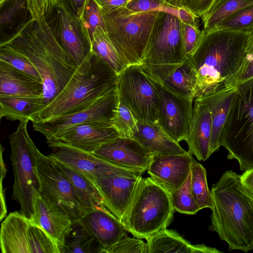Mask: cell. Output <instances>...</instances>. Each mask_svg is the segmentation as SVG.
Segmentation results:
<instances>
[{"label":"cell","mask_w":253,"mask_h":253,"mask_svg":"<svg viewBox=\"0 0 253 253\" xmlns=\"http://www.w3.org/2000/svg\"><path fill=\"white\" fill-rule=\"evenodd\" d=\"M81 18L88 31L91 41L97 27L105 28L102 8L95 0H86Z\"/></svg>","instance_id":"cell-40"},{"label":"cell","mask_w":253,"mask_h":253,"mask_svg":"<svg viewBox=\"0 0 253 253\" xmlns=\"http://www.w3.org/2000/svg\"><path fill=\"white\" fill-rule=\"evenodd\" d=\"M47 141L49 147L52 150L48 155L49 157L81 173L94 183L96 179L110 173L138 171L112 164L92 153L80 150L57 141L50 140Z\"/></svg>","instance_id":"cell-15"},{"label":"cell","mask_w":253,"mask_h":253,"mask_svg":"<svg viewBox=\"0 0 253 253\" xmlns=\"http://www.w3.org/2000/svg\"><path fill=\"white\" fill-rule=\"evenodd\" d=\"M0 61L42 81L38 71L27 57L3 45H0Z\"/></svg>","instance_id":"cell-39"},{"label":"cell","mask_w":253,"mask_h":253,"mask_svg":"<svg viewBox=\"0 0 253 253\" xmlns=\"http://www.w3.org/2000/svg\"><path fill=\"white\" fill-rule=\"evenodd\" d=\"M44 17L60 46L80 65L92 52V41L82 18L58 4Z\"/></svg>","instance_id":"cell-12"},{"label":"cell","mask_w":253,"mask_h":253,"mask_svg":"<svg viewBox=\"0 0 253 253\" xmlns=\"http://www.w3.org/2000/svg\"><path fill=\"white\" fill-rule=\"evenodd\" d=\"M116 166L144 173L153 155L134 138L119 137L92 153Z\"/></svg>","instance_id":"cell-18"},{"label":"cell","mask_w":253,"mask_h":253,"mask_svg":"<svg viewBox=\"0 0 253 253\" xmlns=\"http://www.w3.org/2000/svg\"><path fill=\"white\" fill-rule=\"evenodd\" d=\"M92 52L118 74L126 67L113 44L106 28L98 26L92 39Z\"/></svg>","instance_id":"cell-33"},{"label":"cell","mask_w":253,"mask_h":253,"mask_svg":"<svg viewBox=\"0 0 253 253\" xmlns=\"http://www.w3.org/2000/svg\"><path fill=\"white\" fill-rule=\"evenodd\" d=\"M43 96L42 81L0 61V96Z\"/></svg>","instance_id":"cell-26"},{"label":"cell","mask_w":253,"mask_h":253,"mask_svg":"<svg viewBox=\"0 0 253 253\" xmlns=\"http://www.w3.org/2000/svg\"><path fill=\"white\" fill-rule=\"evenodd\" d=\"M143 173L138 171L112 172L94 182L106 208L120 220L131 201Z\"/></svg>","instance_id":"cell-16"},{"label":"cell","mask_w":253,"mask_h":253,"mask_svg":"<svg viewBox=\"0 0 253 253\" xmlns=\"http://www.w3.org/2000/svg\"><path fill=\"white\" fill-rule=\"evenodd\" d=\"M55 162L72 183L79 200L88 210L105 207L101 194L93 182L64 164L56 161Z\"/></svg>","instance_id":"cell-31"},{"label":"cell","mask_w":253,"mask_h":253,"mask_svg":"<svg viewBox=\"0 0 253 253\" xmlns=\"http://www.w3.org/2000/svg\"><path fill=\"white\" fill-rule=\"evenodd\" d=\"M175 15L177 16L184 23L199 25L198 18L184 7H177L175 10Z\"/></svg>","instance_id":"cell-48"},{"label":"cell","mask_w":253,"mask_h":253,"mask_svg":"<svg viewBox=\"0 0 253 253\" xmlns=\"http://www.w3.org/2000/svg\"><path fill=\"white\" fill-rule=\"evenodd\" d=\"M148 253H221L204 244L192 245L177 232L167 228L146 239Z\"/></svg>","instance_id":"cell-27"},{"label":"cell","mask_w":253,"mask_h":253,"mask_svg":"<svg viewBox=\"0 0 253 253\" xmlns=\"http://www.w3.org/2000/svg\"><path fill=\"white\" fill-rule=\"evenodd\" d=\"M174 211L169 193L151 177H142L120 221L134 237L146 239L167 228Z\"/></svg>","instance_id":"cell-5"},{"label":"cell","mask_w":253,"mask_h":253,"mask_svg":"<svg viewBox=\"0 0 253 253\" xmlns=\"http://www.w3.org/2000/svg\"><path fill=\"white\" fill-rule=\"evenodd\" d=\"M169 5L176 7H181L180 0H163Z\"/></svg>","instance_id":"cell-52"},{"label":"cell","mask_w":253,"mask_h":253,"mask_svg":"<svg viewBox=\"0 0 253 253\" xmlns=\"http://www.w3.org/2000/svg\"><path fill=\"white\" fill-rule=\"evenodd\" d=\"M120 137L118 131L111 124L92 122L70 126L55 134L48 140L57 141L92 153L104 144Z\"/></svg>","instance_id":"cell-17"},{"label":"cell","mask_w":253,"mask_h":253,"mask_svg":"<svg viewBox=\"0 0 253 253\" xmlns=\"http://www.w3.org/2000/svg\"><path fill=\"white\" fill-rule=\"evenodd\" d=\"M118 100L116 86L84 110L46 121L33 122V126L48 140L55 134L73 126L92 122L111 124Z\"/></svg>","instance_id":"cell-13"},{"label":"cell","mask_w":253,"mask_h":253,"mask_svg":"<svg viewBox=\"0 0 253 253\" xmlns=\"http://www.w3.org/2000/svg\"><path fill=\"white\" fill-rule=\"evenodd\" d=\"M57 4V0H27L28 9L32 19L44 16Z\"/></svg>","instance_id":"cell-46"},{"label":"cell","mask_w":253,"mask_h":253,"mask_svg":"<svg viewBox=\"0 0 253 253\" xmlns=\"http://www.w3.org/2000/svg\"><path fill=\"white\" fill-rule=\"evenodd\" d=\"M181 7L189 10L198 18H203L210 11L215 0H180Z\"/></svg>","instance_id":"cell-44"},{"label":"cell","mask_w":253,"mask_h":253,"mask_svg":"<svg viewBox=\"0 0 253 253\" xmlns=\"http://www.w3.org/2000/svg\"><path fill=\"white\" fill-rule=\"evenodd\" d=\"M140 65L155 80L169 90L184 97L195 99L197 77L188 59L178 64Z\"/></svg>","instance_id":"cell-19"},{"label":"cell","mask_w":253,"mask_h":253,"mask_svg":"<svg viewBox=\"0 0 253 253\" xmlns=\"http://www.w3.org/2000/svg\"><path fill=\"white\" fill-rule=\"evenodd\" d=\"M37 168L42 186L41 194L68 214L72 222L79 220L89 211L79 200L72 183L52 158L39 151Z\"/></svg>","instance_id":"cell-11"},{"label":"cell","mask_w":253,"mask_h":253,"mask_svg":"<svg viewBox=\"0 0 253 253\" xmlns=\"http://www.w3.org/2000/svg\"><path fill=\"white\" fill-rule=\"evenodd\" d=\"M1 45L25 56L37 69L43 83L45 106L60 92L78 67L60 46L44 16L32 19Z\"/></svg>","instance_id":"cell-2"},{"label":"cell","mask_w":253,"mask_h":253,"mask_svg":"<svg viewBox=\"0 0 253 253\" xmlns=\"http://www.w3.org/2000/svg\"><path fill=\"white\" fill-rule=\"evenodd\" d=\"M60 253H104V248L79 221L73 222Z\"/></svg>","instance_id":"cell-32"},{"label":"cell","mask_w":253,"mask_h":253,"mask_svg":"<svg viewBox=\"0 0 253 253\" xmlns=\"http://www.w3.org/2000/svg\"><path fill=\"white\" fill-rule=\"evenodd\" d=\"M31 220L57 243L59 249L63 245L73 223L68 214L42 194L37 196L35 214Z\"/></svg>","instance_id":"cell-22"},{"label":"cell","mask_w":253,"mask_h":253,"mask_svg":"<svg viewBox=\"0 0 253 253\" xmlns=\"http://www.w3.org/2000/svg\"><path fill=\"white\" fill-rule=\"evenodd\" d=\"M250 31L253 29V4L242 8L221 21L214 28Z\"/></svg>","instance_id":"cell-38"},{"label":"cell","mask_w":253,"mask_h":253,"mask_svg":"<svg viewBox=\"0 0 253 253\" xmlns=\"http://www.w3.org/2000/svg\"><path fill=\"white\" fill-rule=\"evenodd\" d=\"M227 159L245 171L253 168V79L237 86L221 134Z\"/></svg>","instance_id":"cell-8"},{"label":"cell","mask_w":253,"mask_h":253,"mask_svg":"<svg viewBox=\"0 0 253 253\" xmlns=\"http://www.w3.org/2000/svg\"><path fill=\"white\" fill-rule=\"evenodd\" d=\"M102 10L107 32L124 64L140 65L159 11L136 13L126 6Z\"/></svg>","instance_id":"cell-6"},{"label":"cell","mask_w":253,"mask_h":253,"mask_svg":"<svg viewBox=\"0 0 253 253\" xmlns=\"http://www.w3.org/2000/svg\"><path fill=\"white\" fill-rule=\"evenodd\" d=\"M250 31L251 34L247 44L244 66L238 83V86L253 79V29Z\"/></svg>","instance_id":"cell-45"},{"label":"cell","mask_w":253,"mask_h":253,"mask_svg":"<svg viewBox=\"0 0 253 253\" xmlns=\"http://www.w3.org/2000/svg\"><path fill=\"white\" fill-rule=\"evenodd\" d=\"M227 0H215L214 4H213L211 8L208 12H211L213 11L214 10L217 9L221 5H222L225 2H226Z\"/></svg>","instance_id":"cell-51"},{"label":"cell","mask_w":253,"mask_h":253,"mask_svg":"<svg viewBox=\"0 0 253 253\" xmlns=\"http://www.w3.org/2000/svg\"><path fill=\"white\" fill-rule=\"evenodd\" d=\"M170 6H172L163 0H130L126 6L129 10L136 13L166 11Z\"/></svg>","instance_id":"cell-43"},{"label":"cell","mask_w":253,"mask_h":253,"mask_svg":"<svg viewBox=\"0 0 253 253\" xmlns=\"http://www.w3.org/2000/svg\"><path fill=\"white\" fill-rule=\"evenodd\" d=\"M211 191L213 208L209 229L226 242L231 251L253 250V196L242 185L240 175L226 171Z\"/></svg>","instance_id":"cell-3"},{"label":"cell","mask_w":253,"mask_h":253,"mask_svg":"<svg viewBox=\"0 0 253 253\" xmlns=\"http://www.w3.org/2000/svg\"><path fill=\"white\" fill-rule=\"evenodd\" d=\"M102 9H112L126 6L130 0H95Z\"/></svg>","instance_id":"cell-50"},{"label":"cell","mask_w":253,"mask_h":253,"mask_svg":"<svg viewBox=\"0 0 253 253\" xmlns=\"http://www.w3.org/2000/svg\"><path fill=\"white\" fill-rule=\"evenodd\" d=\"M194 160L188 152L182 154L153 156L147 171L150 177L170 193L186 180Z\"/></svg>","instance_id":"cell-20"},{"label":"cell","mask_w":253,"mask_h":253,"mask_svg":"<svg viewBox=\"0 0 253 253\" xmlns=\"http://www.w3.org/2000/svg\"><path fill=\"white\" fill-rule=\"evenodd\" d=\"M5 0H0V4L2 3Z\"/></svg>","instance_id":"cell-53"},{"label":"cell","mask_w":253,"mask_h":253,"mask_svg":"<svg viewBox=\"0 0 253 253\" xmlns=\"http://www.w3.org/2000/svg\"><path fill=\"white\" fill-rule=\"evenodd\" d=\"M182 23V39L185 56L189 58L199 45L203 35L199 25Z\"/></svg>","instance_id":"cell-42"},{"label":"cell","mask_w":253,"mask_h":253,"mask_svg":"<svg viewBox=\"0 0 253 253\" xmlns=\"http://www.w3.org/2000/svg\"><path fill=\"white\" fill-rule=\"evenodd\" d=\"M211 120L209 109L195 98L192 119L184 140L188 145V152L199 161H205L211 156Z\"/></svg>","instance_id":"cell-24"},{"label":"cell","mask_w":253,"mask_h":253,"mask_svg":"<svg viewBox=\"0 0 253 253\" xmlns=\"http://www.w3.org/2000/svg\"><path fill=\"white\" fill-rule=\"evenodd\" d=\"M190 172L184 182L169 193L175 211L185 214H196L201 208L195 201L191 190Z\"/></svg>","instance_id":"cell-35"},{"label":"cell","mask_w":253,"mask_h":253,"mask_svg":"<svg viewBox=\"0 0 253 253\" xmlns=\"http://www.w3.org/2000/svg\"><path fill=\"white\" fill-rule=\"evenodd\" d=\"M32 220L20 211L10 212L1 222L0 242L2 253H32Z\"/></svg>","instance_id":"cell-23"},{"label":"cell","mask_w":253,"mask_h":253,"mask_svg":"<svg viewBox=\"0 0 253 253\" xmlns=\"http://www.w3.org/2000/svg\"><path fill=\"white\" fill-rule=\"evenodd\" d=\"M137 123L129 109L118 99L110 124L118 131L120 136L133 138L138 130Z\"/></svg>","instance_id":"cell-36"},{"label":"cell","mask_w":253,"mask_h":253,"mask_svg":"<svg viewBox=\"0 0 253 253\" xmlns=\"http://www.w3.org/2000/svg\"><path fill=\"white\" fill-rule=\"evenodd\" d=\"M138 130L133 138L153 155L182 154L187 152L157 124L137 123Z\"/></svg>","instance_id":"cell-28"},{"label":"cell","mask_w":253,"mask_h":253,"mask_svg":"<svg viewBox=\"0 0 253 253\" xmlns=\"http://www.w3.org/2000/svg\"><path fill=\"white\" fill-rule=\"evenodd\" d=\"M28 119L19 121L17 129L8 137L10 161L14 174L12 199L20 207V212L32 219L37 196L42 186L37 168L39 150L27 130Z\"/></svg>","instance_id":"cell-7"},{"label":"cell","mask_w":253,"mask_h":253,"mask_svg":"<svg viewBox=\"0 0 253 253\" xmlns=\"http://www.w3.org/2000/svg\"><path fill=\"white\" fill-rule=\"evenodd\" d=\"M253 4V0H227L217 9L202 18L203 30L214 29L221 21L237 10Z\"/></svg>","instance_id":"cell-37"},{"label":"cell","mask_w":253,"mask_h":253,"mask_svg":"<svg viewBox=\"0 0 253 253\" xmlns=\"http://www.w3.org/2000/svg\"><path fill=\"white\" fill-rule=\"evenodd\" d=\"M78 221L103 246L104 250L116 244L126 234L120 220L105 207L89 210Z\"/></svg>","instance_id":"cell-21"},{"label":"cell","mask_w":253,"mask_h":253,"mask_svg":"<svg viewBox=\"0 0 253 253\" xmlns=\"http://www.w3.org/2000/svg\"><path fill=\"white\" fill-rule=\"evenodd\" d=\"M45 106L43 96H0V118L32 122Z\"/></svg>","instance_id":"cell-29"},{"label":"cell","mask_w":253,"mask_h":253,"mask_svg":"<svg viewBox=\"0 0 253 253\" xmlns=\"http://www.w3.org/2000/svg\"><path fill=\"white\" fill-rule=\"evenodd\" d=\"M237 87L223 89L208 95L197 97L209 109L211 120L210 154L218 150L221 145L222 129Z\"/></svg>","instance_id":"cell-25"},{"label":"cell","mask_w":253,"mask_h":253,"mask_svg":"<svg viewBox=\"0 0 253 253\" xmlns=\"http://www.w3.org/2000/svg\"><path fill=\"white\" fill-rule=\"evenodd\" d=\"M104 253H148L146 242L138 238H130L126 234L116 244L106 249Z\"/></svg>","instance_id":"cell-41"},{"label":"cell","mask_w":253,"mask_h":253,"mask_svg":"<svg viewBox=\"0 0 253 253\" xmlns=\"http://www.w3.org/2000/svg\"><path fill=\"white\" fill-rule=\"evenodd\" d=\"M155 81L160 94L156 124L174 141L179 143L185 140L188 131L194 99L178 95Z\"/></svg>","instance_id":"cell-14"},{"label":"cell","mask_w":253,"mask_h":253,"mask_svg":"<svg viewBox=\"0 0 253 253\" xmlns=\"http://www.w3.org/2000/svg\"><path fill=\"white\" fill-rule=\"evenodd\" d=\"M190 185L192 195L201 209L213 208L211 191L209 189L205 168L194 160L191 165Z\"/></svg>","instance_id":"cell-34"},{"label":"cell","mask_w":253,"mask_h":253,"mask_svg":"<svg viewBox=\"0 0 253 253\" xmlns=\"http://www.w3.org/2000/svg\"><path fill=\"white\" fill-rule=\"evenodd\" d=\"M0 5V26L2 43L15 35L32 18L27 0H5Z\"/></svg>","instance_id":"cell-30"},{"label":"cell","mask_w":253,"mask_h":253,"mask_svg":"<svg viewBox=\"0 0 253 253\" xmlns=\"http://www.w3.org/2000/svg\"><path fill=\"white\" fill-rule=\"evenodd\" d=\"M118 76L92 52L78 66L60 92L32 122L46 121L86 109L116 87Z\"/></svg>","instance_id":"cell-4"},{"label":"cell","mask_w":253,"mask_h":253,"mask_svg":"<svg viewBox=\"0 0 253 253\" xmlns=\"http://www.w3.org/2000/svg\"><path fill=\"white\" fill-rule=\"evenodd\" d=\"M187 59L183 49L182 21L173 13L159 11L141 64H178Z\"/></svg>","instance_id":"cell-10"},{"label":"cell","mask_w":253,"mask_h":253,"mask_svg":"<svg viewBox=\"0 0 253 253\" xmlns=\"http://www.w3.org/2000/svg\"><path fill=\"white\" fill-rule=\"evenodd\" d=\"M201 42L188 58L197 77L195 98L237 87L250 31L202 30Z\"/></svg>","instance_id":"cell-1"},{"label":"cell","mask_w":253,"mask_h":253,"mask_svg":"<svg viewBox=\"0 0 253 253\" xmlns=\"http://www.w3.org/2000/svg\"><path fill=\"white\" fill-rule=\"evenodd\" d=\"M240 180L246 189L253 196V168L245 170L240 175Z\"/></svg>","instance_id":"cell-49"},{"label":"cell","mask_w":253,"mask_h":253,"mask_svg":"<svg viewBox=\"0 0 253 253\" xmlns=\"http://www.w3.org/2000/svg\"><path fill=\"white\" fill-rule=\"evenodd\" d=\"M86 0H57V4L71 15L81 18Z\"/></svg>","instance_id":"cell-47"},{"label":"cell","mask_w":253,"mask_h":253,"mask_svg":"<svg viewBox=\"0 0 253 253\" xmlns=\"http://www.w3.org/2000/svg\"><path fill=\"white\" fill-rule=\"evenodd\" d=\"M118 99L138 122L156 124L160 94L155 80L140 65L126 67L119 74Z\"/></svg>","instance_id":"cell-9"}]
</instances>
